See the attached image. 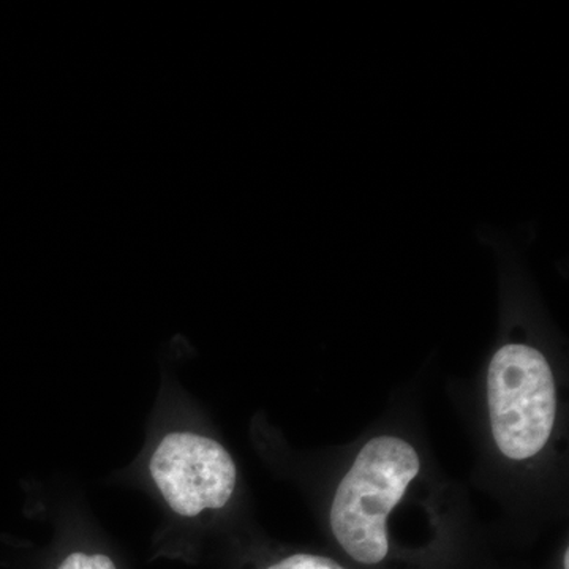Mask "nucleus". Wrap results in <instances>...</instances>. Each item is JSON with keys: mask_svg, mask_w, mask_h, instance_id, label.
<instances>
[{"mask_svg": "<svg viewBox=\"0 0 569 569\" xmlns=\"http://www.w3.org/2000/svg\"><path fill=\"white\" fill-rule=\"evenodd\" d=\"M419 471L417 448L400 437L372 438L358 452L329 511L332 537L356 563L376 567L387 559L389 516Z\"/></svg>", "mask_w": 569, "mask_h": 569, "instance_id": "1", "label": "nucleus"}, {"mask_svg": "<svg viewBox=\"0 0 569 569\" xmlns=\"http://www.w3.org/2000/svg\"><path fill=\"white\" fill-rule=\"evenodd\" d=\"M490 430L505 458L526 462L549 443L557 418V389L548 359L537 348L509 343L488 370Z\"/></svg>", "mask_w": 569, "mask_h": 569, "instance_id": "2", "label": "nucleus"}, {"mask_svg": "<svg viewBox=\"0 0 569 569\" xmlns=\"http://www.w3.org/2000/svg\"><path fill=\"white\" fill-rule=\"evenodd\" d=\"M149 473L168 507L182 518L227 507L238 485V468L228 449L190 430H174L159 441Z\"/></svg>", "mask_w": 569, "mask_h": 569, "instance_id": "3", "label": "nucleus"}, {"mask_svg": "<svg viewBox=\"0 0 569 569\" xmlns=\"http://www.w3.org/2000/svg\"><path fill=\"white\" fill-rule=\"evenodd\" d=\"M266 569H348L335 559L329 557L317 556V553H293V556L284 557V559L269 565Z\"/></svg>", "mask_w": 569, "mask_h": 569, "instance_id": "4", "label": "nucleus"}, {"mask_svg": "<svg viewBox=\"0 0 569 569\" xmlns=\"http://www.w3.org/2000/svg\"><path fill=\"white\" fill-rule=\"evenodd\" d=\"M58 569H118L104 553L73 552L61 561Z\"/></svg>", "mask_w": 569, "mask_h": 569, "instance_id": "5", "label": "nucleus"}, {"mask_svg": "<svg viewBox=\"0 0 569 569\" xmlns=\"http://www.w3.org/2000/svg\"><path fill=\"white\" fill-rule=\"evenodd\" d=\"M563 567L565 569H569V550H565L563 553Z\"/></svg>", "mask_w": 569, "mask_h": 569, "instance_id": "6", "label": "nucleus"}]
</instances>
